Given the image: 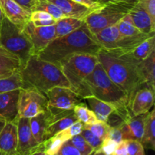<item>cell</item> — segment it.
I'll return each instance as SVG.
<instances>
[{
  "mask_svg": "<svg viewBox=\"0 0 155 155\" xmlns=\"http://www.w3.org/2000/svg\"><path fill=\"white\" fill-rule=\"evenodd\" d=\"M98 2H99L101 4H104V3L108 2L110 1H131V0H97Z\"/></svg>",
  "mask_w": 155,
  "mask_h": 155,
  "instance_id": "obj_47",
  "label": "cell"
},
{
  "mask_svg": "<svg viewBox=\"0 0 155 155\" xmlns=\"http://www.w3.org/2000/svg\"><path fill=\"white\" fill-rule=\"evenodd\" d=\"M148 113L133 116L120 127L123 140H137L141 142L143 136L145 119Z\"/></svg>",
  "mask_w": 155,
  "mask_h": 155,
  "instance_id": "obj_16",
  "label": "cell"
},
{
  "mask_svg": "<svg viewBox=\"0 0 155 155\" xmlns=\"http://www.w3.org/2000/svg\"><path fill=\"white\" fill-rule=\"evenodd\" d=\"M107 138H109L111 140L114 141L117 144L122 142L123 136L120 128H110V130H109Z\"/></svg>",
  "mask_w": 155,
  "mask_h": 155,
  "instance_id": "obj_40",
  "label": "cell"
},
{
  "mask_svg": "<svg viewBox=\"0 0 155 155\" xmlns=\"http://www.w3.org/2000/svg\"><path fill=\"white\" fill-rule=\"evenodd\" d=\"M30 125L33 138L36 142L40 145L43 142L44 134L48 125V114L46 110L30 118Z\"/></svg>",
  "mask_w": 155,
  "mask_h": 155,
  "instance_id": "obj_22",
  "label": "cell"
},
{
  "mask_svg": "<svg viewBox=\"0 0 155 155\" xmlns=\"http://www.w3.org/2000/svg\"><path fill=\"white\" fill-rule=\"evenodd\" d=\"M57 22V20L54 18H50V19L46 20H40V21H33V25L36 27H45V26H51L54 25Z\"/></svg>",
  "mask_w": 155,
  "mask_h": 155,
  "instance_id": "obj_43",
  "label": "cell"
},
{
  "mask_svg": "<svg viewBox=\"0 0 155 155\" xmlns=\"http://www.w3.org/2000/svg\"><path fill=\"white\" fill-rule=\"evenodd\" d=\"M91 155H105L103 152H101L100 150H98V151H94L91 154Z\"/></svg>",
  "mask_w": 155,
  "mask_h": 155,
  "instance_id": "obj_48",
  "label": "cell"
},
{
  "mask_svg": "<svg viewBox=\"0 0 155 155\" xmlns=\"http://www.w3.org/2000/svg\"><path fill=\"white\" fill-rule=\"evenodd\" d=\"M14 1L16 2L21 7L30 12H33L36 2V0H14Z\"/></svg>",
  "mask_w": 155,
  "mask_h": 155,
  "instance_id": "obj_41",
  "label": "cell"
},
{
  "mask_svg": "<svg viewBox=\"0 0 155 155\" xmlns=\"http://www.w3.org/2000/svg\"><path fill=\"white\" fill-rule=\"evenodd\" d=\"M29 155H45V153L43 149V146H42V143L41 144L40 147L36 151H33V153H31V154Z\"/></svg>",
  "mask_w": 155,
  "mask_h": 155,
  "instance_id": "obj_45",
  "label": "cell"
},
{
  "mask_svg": "<svg viewBox=\"0 0 155 155\" xmlns=\"http://www.w3.org/2000/svg\"><path fill=\"white\" fill-rule=\"evenodd\" d=\"M0 8L4 16L20 28L30 21L31 12L24 9L14 0H0Z\"/></svg>",
  "mask_w": 155,
  "mask_h": 155,
  "instance_id": "obj_13",
  "label": "cell"
},
{
  "mask_svg": "<svg viewBox=\"0 0 155 155\" xmlns=\"http://www.w3.org/2000/svg\"><path fill=\"white\" fill-rule=\"evenodd\" d=\"M84 24L83 20L74 18H64L58 20L54 24L55 38L61 37L75 31Z\"/></svg>",
  "mask_w": 155,
  "mask_h": 155,
  "instance_id": "obj_26",
  "label": "cell"
},
{
  "mask_svg": "<svg viewBox=\"0 0 155 155\" xmlns=\"http://www.w3.org/2000/svg\"><path fill=\"white\" fill-rule=\"evenodd\" d=\"M0 155H2V153H1V152H0Z\"/></svg>",
  "mask_w": 155,
  "mask_h": 155,
  "instance_id": "obj_50",
  "label": "cell"
},
{
  "mask_svg": "<svg viewBox=\"0 0 155 155\" xmlns=\"http://www.w3.org/2000/svg\"><path fill=\"white\" fill-rule=\"evenodd\" d=\"M127 155H145V148L142 142L137 140H125Z\"/></svg>",
  "mask_w": 155,
  "mask_h": 155,
  "instance_id": "obj_35",
  "label": "cell"
},
{
  "mask_svg": "<svg viewBox=\"0 0 155 155\" xmlns=\"http://www.w3.org/2000/svg\"><path fill=\"white\" fill-rule=\"evenodd\" d=\"M23 88H34L45 94L56 86L71 89L69 82L57 65L42 60L37 55L31 56L21 69Z\"/></svg>",
  "mask_w": 155,
  "mask_h": 155,
  "instance_id": "obj_3",
  "label": "cell"
},
{
  "mask_svg": "<svg viewBox=\"0 0 155 155\" xmlns=\"http://www.w3.org/2000/svg\"><path fill=\"white\" fill-rule=\"evenodd\" d=\"M155 110L152 109L145 119L143 136L141 142L144 148L155 150Z\"/></svg>",
  "mask_w": 155,
  "mask_h": 155,
  "instance_id": "obj_24",
  "label": "cell"
},
{
  "mask_svg": "<svg viewBox=\"0 0 155 155\" xmlns=\"http://www.w3.org/2000/svg\"><path fill=\"white\" fill-rule=\"evenodd\" d=\"M56 155H82V154L69 140H68L64 142Z\"/></svg>",
  "mask_w": 155,
  "mask_h": 155,
  "instance_id": "obj_36",
  "label": "cell"
},
{
  "mask_svg": "<svg viewBox=\"0 0 155 155\" xmlns=\"http://www.w3.org/2000/svg\"><path fill=\"white\" fill-rule=\"evenodd\" d=\"M74 1L79 3V4L86 6V7L92 9V10H95V9L98 8L102 5L99 2L97 1V0L96 1L95 0H74Z\"/></svg>",
  "mask_w": 155,
  "mask_h": 155,
  "instance_id": "obj_42",
  "label": "cell"
},
{
  "mask_svg": "<svg viewBox=\"0 0 155 155\" xmlns=\"http://www.w3.org/2000/svg\"><path fill=\"white\" fill-rule=\"evenodd\" d=\"M21 89L0 93V117L6 121L18 120V103Z\"/></svg>",
  "mask_w": 155,
  "mask_h": 155,
  "instance_id": "obj_15",
  "label": "cell"
},
{
  "mask_svg": "<svg viewBox=\"0 0 155 155\" xmlns=\"http://www.w3.org/2000/svg\"><path fill=\"white\" fill-rule=\"evenodd\" d=\"M137 2L148 12L150 18L155 24V0H137Z\"/></svg>",
  "mask_w": 155,
  "mask_h": 155,
  "instance_id": "obj_38",
  "label": "cell"
},
{
  "mask_svg": "<svg viewBox=\"0 0 155 155\" xmlns=\"http://www.w3.org/2000/svg\"><path fill=\"white\" fill-rule=\"evenodd\" d=\"M21 69V64L18 58L0 46V77L12 75Z\"/></svg>",
  "mask_w": 155,
  "mask_h": 155,
  "instance_id": "obj_20",
  "label": "cell"
},
{
  "mask_svg": "<svg viewBox=\"0 0 155 155\" xmlns=\"http://www.w3.org/2000/svg\"><path fill=\"white\" fill-rule=\"evenodd\" d=\"M84 99L87 101L90 110L95 114L99 121L106 122L109 115L116 109L113 104L102 101L93 95L86 97Z\"/></svg>",
  "mask_w": 155,
  "mask_h": 155,
  "instance_id": "obj_21",
  "label": "cell"
},
{
  "mask_svg": "<svg viewBox=\"0 0 155 155\" xmlns=\"http://www.w3.org/2000/svg\"><path fill=\"white\" fill-rule=\"evenodd\" d=\"M6 122H7V121H6L4 118L2 117H0V133H1V131L2 130V129L4 128Z\"/></svg>",
  "mask_w": 155,
  "mask_h": 155,
  "instance_id": "obj_46",
  "label": "cell"
},
{
  "mask_svg": "<svg viewBox=\"0 0 155 155\" xmlns=\"http://www.w3.org/2000/svg\"><path fill=\"white\" fill-rule=\"evenodd\" d=\"M53 17L51 15H49L47 12H43V11H33L30 14V21H40V20H46L52 18Z\"/></svg>",
  "mask_w": 155,
  "mask_h": 155,
  "instance_id": "obj_39",
  "label": "cell"
},
{
  "mask_svg": "<svg viewBox=\"0 0 155 155\" xmlns=\"http://www.w3.org/2000/svg\"><path fill=\"white\" fill-rule=\"evenodd\" d=\"M18 145L16 155H29L36 151L40 145L36 142L30 130V119L18 118Z\"/></svg>",
  "mask_w": 155,
  "mask_h": 155,
  "instance_id": "obj_11",
  "label": "cell"
},
{
  "mask_svg": "<svg viewBox=\"0 0 155 155\" xmlns=\"http://www.w3.org/2000/svg\"><path fill=\"white\" fill-rule=\"evenodd\" d=\"M77 121H78V120L77 119L75 114H74V110H73V112L68 114L66 116L52 122L47 127L46 130H45V134H44L43 142L46 140V139L52 137L53 136L58 133L59 132L62 131V130L69 127L70 126L74 124Z\"/></svg>",
  "mask_w": 155,
  "mask_h": 155,
  "instance_id": "obj_23",
  "label": "cell"
},
{
  "mask_svg": "<svg viewBox=\"0 0 155 155\" xmlns=\"http://www.w3.org/2000/svg\"><path fill=\"white\" fill-rule=\"evenodd\" d=\"M3 18H4V15H3L2 12V9L1 8H0V27H1V25H2V20Z\"/></svg>",
  "mask_w": 155,
  "mask_h": 155,
  "instance_id": "obj_49",
  "label": "cell"
},
{
  "mask_svg": "<svg viewBox=\"0 0 155 155\" xmlns=\"http://www.w3.org/2000/svg\"><path fill=\"white\" fill-rule=\"evenodd\" d=\"M83 129V124L80 121H77V122L74 123V124L70 126L69 127L66 128L65 130L59 132L58 133H57V135L60 136L64 142H66V141L69 140L74 136L80 134Z\"/></svg>",
  "mask_w": 155,
  "mask_h": 155,
  "instance_id": "obj_33",
  "label": "cell"
},
{
  "mask_svg": "<svg viewBox=\"0 0 155 155\" xmlns=\"http://www.w3.org/2000/svg\"></svg>",
  "mask_w": 155,
  "mask_h": 155,
  "instance_id": "obj_52",
  "label": "cell"
},
{
  "mask_svg": "<svg viewBox=\"0 0 155 155\" xmlns=\"http://www.w3.org/2000/svg\"><path fill=\"white\" fill-rule=\"evenodd\" d=\"M98 62L109 78L126 92L131 99L135 92L146 87L140 71V64L111 54L101 48L96 54Z\"/></svg>",
  "mask_w": 155,
  "mask_h": 155,
  "instance_id": "obj_2",
  "label": "cell"
},
{
  "mask_svg": "<svg viewBox=\"0 0 155 155\" xmlns=\"http://www.w3.org/2000/svg\"><path fill=\"white\" fill-rule=\"evenodd\" d=\"M64 142H65L57 134L44 141L42 142V146L45 154L56 155Z\"/></svg>",
  "mask_w": 155,
  "mask_h": 155,
  "instance_id": "obj_30",
  "label": "cell"
},
{
  "mask_svg": "<svg viewBox=\"0 0 155 155\" xmlns=\"http://www.w3.org/2000/svg\"><path fill=\"white\" fill-rule=\"evenodd\" d=\"M21 29L30 39L36 55L43 50L53 39H55L54 25L36 27L32 21H28Z\"/></svg>",
  "mask_w": 155,
  "mask_h": 155,
  "instance_id": "obj_9",
  "label": "cell"
},
{
  "mask_svg": "<svg viewBox=\"0 0 155 155\" xmlns=\"http://www.w3.org/2000/svg\"><path fill=\"white\" fill-rule=\"evenodd\" d=\"M23 80L21 71H16L13 74L0 77V93L9 92L18 89H22Z\"/></svg>",
  "mask_w": 155,
  "mask_h": 155,
  "instance_id": "obj_27",
  "label": "cell"
},
{
  "mask_svg": "<svg viewBox=\"0 0 155 155\" xmlns=\"http://www.w3.org/2000/svg\"><path fill=\"white\" fill-rule=\"evenodd\" d=\"M101 48L84 23L75 31L53 39L37 56L59 67L65 59L73 54L87 53L96 55Z\"/></svg>",
  "mask_w": 155,
  "mask_h": 155,
  "instance_id": "obj_1",
  "label": "cell"
},
{
  "mask_svg": "<svg viewBox=\"0 0 155 155\" xmlns=\"http://www.w3.org/2000/svg\"><path fill=\"white\" fill-rule=\"evenodd\" d=\"M48 103L47 107L61 110H71L80 103L81 98L70 88L56 86L45 92Z\"/></svg>",
  "mask_w": 155,
  "mask_h": 155,
  "instance_id": "obj_10",
  "label": "cell"
},
{
  "mask_svg": "<svg viewBox=\"0 0 155 155\" xmlns=\"http://www.w3.org/2000/svg\"><path fill=\"white\" fill-rule=\"evenodd\" d=\"M57 5L67 18L83 20L92 9L76 2L74 0H48Z\"/></svg>",
  "mask_w": 155,
  "mask_h": 155,
  "instance_id": "obj_19",
  "label": "cell"
},
{
  "mask_svg": "<svg viewBox=\"0 0 155 155\" xmlns=\"http://www.w3.org/2000/svg\"><path fill=\"white\" fill-rule=\"evenodd\" d=\"M17 145V120L8 121L0 133V152L2 155H16Z\"/></svg>",
  "mask_w": 155,
  "mask_h": 155,
  "instance_id": "obj_14",
  "label": "cell"
},
{
  "mask_svg": "<svg viewBox=\"0 0 155 155\" xmlns=\"http://www.w3.org/2000/svg\"><path fill=\"white\" fill-rule=\"evenodd\" d=\"M33 11H43L47 12L57 21L61 18H67L57 5L48 0H36Z\"/></svg>",
  "mask_w": 155,
  "mask_h": 155,
  "instance_id": "obj_29",
  "label": "cell"
},
{
  "mask_svg": "<svg viewBox=\"0 0 155 155\" xmlns=\"http://www.w3.org/2000/svg\"><path fill=\"white\" fill-rule=\"evenodd\" d=\"M140 71L145 86L147 88L155 89V51L151 55L140 64Z\"/></svg>",
  "mask_w": 155,
  "mask_h": 155,
  "instance_id": "obj_25",
  "label": "cell"
},
{
  "mask_svg": "<svg viewBox=\"0 0 155 155\" xmlns=\"http://www.w3.org/2000/svg\"><path fill=\"white\" fill-rule=\"evenodd\" d=\"M92 35L101 48L107 51L117 48L118 43L121 39V34L118 30L117 24L105 27Z\"/></svg>",
  "mask_w": 155,
  "mask_h": 155,
  "instance_id": "obj_18",
  "label": "cell"
},
{
  "mask_svg": "<svg viewBox=\"0 0 155 155\" xmlns=\"http://www.w3.org/2000/svg\"><path fill=\"white\" fill-rule=\"evenodd\" d=\"M45 155H48V154H45Z\"/></svg>",
  "mask_w": 155,
  "mask_h": 155,
  "instance_id": "obj_51",
  "label": "cell"
},
{
  "mask_svg": "<svg viewBox=\"0 0 155 155\" xmlns=\"http://www.w3.org/2000/svg\"><path fill=\"white\" fill-rule=\"evenodd\" d=\"M73 110L78 121L81 122L83 125H89L98 121L95 114L84 103L80 102L77 104Z\"/></svg>",
  "mask_w": 155,
  "mask_h": 155,
  "instance_id": "obj_28",
  "label": "cell"
},
{
  "mask_svg": "<svg viewBox=\"0 0 155 155\" xmlns=\"http://www.w3.org/2000/svg\"><path fill=\"white\" fill-rule=\"evenodd\" d=\"M83 127L90 130L95 136L101 138L103 140L107 138L109 130H110V127L105 122L99 120L95 124H89V125H83Z\"/></svg>",
  "mask_w": 155,
  "mask_h": 155,
  "instance_id": "obj_31",
  "label": "cell"
},
{
  "mask_svg": "<svg viewBox=\"0 0 155 155\" xmlns=\"http://www.w3.org/2000/svg\"><path fill=\"white\" fill-rule=\"evenodd\" d=\"M69 141L74 146L78 149L82 155H91L94 151L93 148L87 143V142L80 134L74 136L69 139Z\"/></svg>",
  "mask_w": 155,
  "mask_h": 155,
  "instance_id": "obj_32",
  "label": "cell"
},
{
  "mask_svg": "<svg viewBox=\"0 0 155 155\" xmlns=\"http://www.w3.org/2000/svg\"><path fill=\"white\" fill-rule=\"evenodd\" d=\"M127 145H126L125 140H123L120 143L117 144L116 149L112 155H127Z\"/></svg>",
  "mask_w": 155,
  "mask_h": 155,
  "instance_id": "obj_44",
  "label": "cell"
},
{
  "mask_svg": "<svg viewBox=\"0 0 155 155\" xmlns=\"http://www.w3.org/2000/svg\"><path fill=\"white\" fill-rule=\"evenodd\" d=\"M133 25L142 33L151 34L154 33L155 24L150 18L148 12L138 2L129 12Z\"/></svg>",
  "mask_w": 155,
  "mask_h": 155,
  "instance_id": "obj_17",
  "label": "cell"
},
{
  "mask_svg": "<svg viewBox=\"0 0 155 155\" xmlns=\"http://www.w3.org/2000/svg\"><path fill=\"white\" fill-rule=\"evenodd\" d=\"M46 96L34 88H23L20 90L18 103V117L30 118L45 111Z\"/></svg>",
  "mask_w": 155,
  "mask_h": 155,
  "instance_id": "obj_8",
  "label": "cell"
},
{
  "mask_svg": "<svg viewBox=\"0 0 155 155\" xmlns=\"http://www.w3.org/2000/svg\"><path fill=\"white\" fill-rule=\"evenodd\" d=\"M0 46L18 58L24 68L31 56L33 46L23 30L4 16L0 27Z\"/></svg>",
  "mask_w": 155,
  "mask_h": 155,
  "instance_id": "obj_7",
  "label": "cell"
},
{
  "mask_svg": "<svg viewBox=\"0 0 155 155\" xmlns=\"http://www.w3.org/2000/svg\"><path fill=\"white\" fill-rule=\"evenodd\" d=\"M136 1H110L104 3L98 8L91 12L83 19L92 34L115 25L130 12Z\"/></svg>",
  "mask_w": 155,
  "mask_h": 155,
  "instance_id": "obj_6",
  "label": "cell"
},
{
  "mask_svg": "<svg viewBox=\"0 0 155 155\" xmlns=\"http://www.w3.org/2000/svg\"><path fill=\"white\" fill-rule=\"evenodd\" d=\"M154 104V91L147 87L139 89L130 99L129 110L132 116L149 112Z\"/></svg>",
  "mask_w": 155,
  "mask_h": 155,
  "instance_id": "obj_12",
  "label": "cell"
},
{
  "mask_svg": "<svg viewBox=\"0 0 155 155\" xmlns=\"http://www.w3.org/2000/svg\"><path fill=\"white\" fill-rule=\"evenodd\" d=\"M117 146V142L111 140L109 138H106L105 139L103 140V142L101 144V147H100L99 150L105 155H112L114 152Z\"/></svg>",
  "mask_w": 155,
  "mask_h": 155,
  "instance_id": "obj_37",
  "label": "cell"
},
{
  "mask_svg": "<svg viewBox=\"0 0 155 155\" xmlns=\"http://www.w3.org/2000/svg\"><path fill=\"white\" fill-rule=\"evenodd\" d=\"M98 63V58L95 54L78 53L68 57L59 66L69 82L71 89L80 98L84 99L91 96L86 83V78L92 72Z\"/></svg>",
  "mask_w": 155,
  "mask_h": 155,
  "instance_id": "obj_4",
  "label": "cell"
},
{
  "mask_svg": "<svg viewBox=\"0 0 155 155\" xmlns=\"http://www.w3.org/2000/svg\"><path fill=\"white\" fill-rule=\"evenodd\" d=\"M80 135L84 138V139L87 142V143L93 148L94 151H98V150H99L100 147H101V144L103 142V139H101V138L95 136L90 130L84 128V127H83Z\"/></svg>",
  "mask_w": 155,
  "mask_h": 155,
  "instance_id": "obj_34",
  "label": "cell"
},
{
  "mask_svg": "<svg viewBox=\"0 0 155 155\" xmlns=\"http://www.w3.org/2000/svg\"><path fill=\"white\" fill-rule=\"evenodd\" d=\"M86 83L91 95L113 104L116 108L129 107V95L109 78L99 62L86 78Z\"/></svg>",
  "mask_w": 155,
  "mask_h": 155,
  "instance_id": "obj_5",
  "label": "cell"
}]
</instances>
